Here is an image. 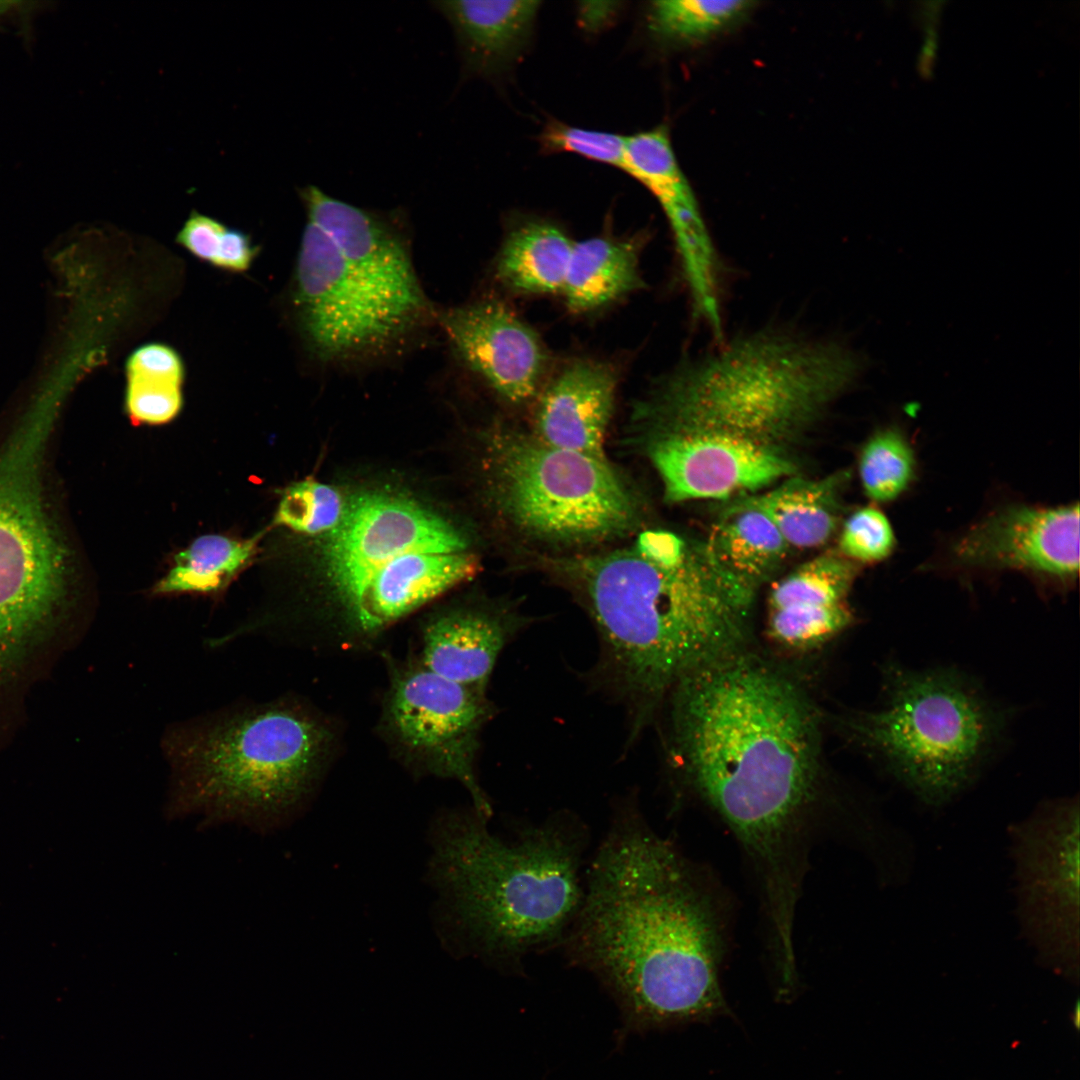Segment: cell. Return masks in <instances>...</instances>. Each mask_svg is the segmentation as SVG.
I'll return each instance as SVG.
<instances>
[{
  "mask_svg": "<svg viewBox=\"0 0 1080 1080\" xmlns=\"http://www.w3.org/2000/svg\"><path fill=\"white\" fill-rule=\"evenodd\" d=\"M856 564L839 552L819 555L779 580L769 597L768 632L785 648L818 647L852 621L848 594Z\"/></svg>",
  "mask_w": 1080,
  "mask_h": 1080,
  "instance_id": "obj_19",
  "label": "cell"
},
{
  "mask_svg": "<svg viewBox=\"0 0 1080 1080\" xmlns=\"http://www.w3.org/2000/svg\"><path fill=\"white\" fill-rule=\"evenodd\" d=\"M485 440L489 498L522 536L581 547L615 540L640 526V495L608 458L556 448L530 431L504 425Z\"/></svg>",
  "mask_w": 1080,
  "mask_h": 1080,
  "instance_id": "obj_9",
  "label": "cell"
},
{
  "mask_svg": "<svg viewBox=\"0 0 1080 1080\" xmlns=\"http://www.w3.org/2000/svg\"><path fill=\"white\" fill-rule=\"evenodd\" d=\"M331 739L324 722L289 700L175 724L162 740L171 770L169 808L271 827L311 790Z\"/></svg>",
  "mask_w": 1080,
  "mask_h": 1080,
  "instance_id": "obj_7",
  "label": "cell"
},
{
  "mask_svg": "<svg viewBox=\"0 0 1080 1080\" xmlns=\"http://www.w3.org/2000/svg\"><path fill=\"white\" fill-rule=\"evenodd\" d=\"M619 169L649 190L661 206L673 234L694 315L721 341L724 327L716 251L667 128L658 126L625 136Z\"/></svg>",
  "mask_w": 1080,
  "mask_h": 1080,
  "instance_id": "obj_16",
  "label": "cell"
},
{
  "mask_svg": "<svg viewBox=\"0 0 1080 1080\" xmlns=\"http://www.w3.org/2000/svg\"><path fill=\"white\" fill-rule=\"evenodd\" d=\"M49 426L23 427L0 454V669L56 608L65 554L45 509L41 466Z\"/></svg>",
  "mask_w": 1080,
  "mask_h": 1080,
  "instance_id": "obj_10",
  "label": "cell"
},
{
  "mask_svg": "<svg viewBox=\"0 0 1080 1080\" xmlns=\"http://www.w3.org/2000/svg\"><path fill=\"white\" fill-rule=\"evenodd\" d=\"M858 470L872 501L889 502L901 496L916 475L915 453L902 429L892 425L876 431L861 449Z\"/></svg>",
  "mask_w": 1080,
  "mask_h": 1080,
  "instance_id": "obj_30",
  "label": "cell"
},
{
  "mask_svg": "<svg viewBox=\"0 0 1080 1080\" xmlns=\"http://www.w3.org/2000/svg\"><path fill=\"white\" fill-rule=\"evenodd\" d=\"M260 535L238 539L205 534L180 551L174 565L151 589L152 595L198 594L216 596L225 591L258 553Z\"/></svg>",
  "mask_w": 1080,
  "mask_h": 1080,
  "instance_id": "obj_27",
  "label": "cell"
},
{
  "mask_svg": "<svg viewBox=\"0 0 1080 1080\" xmlns=\"http://www.w3.org/2000/svg\"><path fill=\"white\" fill-rule=\"evenodd\" d=\"M480 561L469 550H414L379 566L335 606L333 636L344 646L369 643L392 624L469 580Z\"/></svg>",
  "mask_w": 1080,
  "mask_h": 1080,
  "instance_id": "obj_17",
  "label": "cell"
},
{
  "mask_svg": "<svg viewBox=\"0 0 1080 1080\" xmlns=\"http://www.w3.org/2000/svg\"><path fill=\"white\" fill-rule=\"evenodd\" d=\"M226 229L218 220L193 211L178 232L176 242L215 267L223 250Z\"/></svg>",
  "mask_w": 1080,
  "mask_h": 1080,
  "instance_id": "obj_34",
  "label": "cell"
},
{
  "mask_svg": "<svg viewBox=\"0 0 1080 1080\" xmlns=\"http://www.w3.org/2000/svg\"><path fill=\"white\" fill-rule=\"evenodd\" d=\"M617 383L616 370L608 363L568 361L537 395L530 432L550 446L607 458L604 441Z\"/></svg>",
  "mask_w": 1080,
  "mask_h": 1080,
  "instance_id": "obj_20",
  "label": "cell"
},
{
  "mask_svg": "<svg viewBox=\"0 0 1080 1080\" xmlns=\"http://www.w3.org/2000/svg\"><path fill=\"white\" fill-rule=\"evenodd\" d=\"M619 9V3L615 1L581 2L578 7L579 22L584 29L596 32L611 23Z\"/></svg>",
  "mask_w": 1080,
  "mask_h": 1080,
  "instance_id": "obj_36",
  "label": "cell"
},
{
  "mask_svg": "<svg viewBox=\"0 0 1080 1080\" xmlns=\"http://www.w3.org/2000/svg\"><path fill=\"white\" fill-rule=\"evenodd\" d=\"M549 564L594 622L598 673L627 710L632 742L679 680L742 651L755 592L703 544L646 529L622 548Z\"/></svg>",
  "mask_w": 1080,
  "mask_h": 1080,
  "instance_id": "obj_3",
  "label": "cell"
},
{
  "mask_svg": "<svg viewBox=\"0 0 1080 1080\" xmlns=\"http://www.w3.org/2000/svg\"><path fill=\"white\" fill-rule=\"evenodd\" d=\"M573 244L550 222L523 221L505 236L496 260L497 278L520 294L562 293Z\"/></svg>",
  "mask_w": 1080,
  "mask_h": 1080,
  "instance_id": "obj_26",
  "label": "cell"
},
{
  "mask_svg": "<svg viewBox=\"0 0 1080 1080\" xmlns=\"http://www.w3.org/2000/svg\"><path fill=\"white\" fill-rule=\"evenodd\" d=\"M843 473L822 479L790 476L772 489L744 499L762 511L788 546L815 548L837 529Z\"/></svg>",
  "mask_w": 1080,
  "mask_h": 1080,
  "instance_id": "obj_25",
  "label": "cell"
},
{
  "mask_svg": "<svg viewBox=\"0 0 1080 1080\" xmlns=\"http://www.w3.org/2000/svg\"><path fill=\"white\" fill-rule=\"evenodd\" d=\"M493 706L486 691L445 679L420 663L394 671L385 700L386 735L415 769L460 782L474 811L492 816L476 774L480 733Z\"/></svg>",
  "mask_w": 1080,
  "mask_h": 1080,
  "instance_id": "obj_12",
  "label": "cell"
},
{
  "mask_svg": "<svg viewBox=\"0 0 1080 1080\" xmlns=\"http://www.w3.org/2000/svg\"><path fill=\"white\" fill-rule=\"evenodd\" d=\"M1078 797L1044 800L1009 826L1015 914L1040 962L1070 976L1079 970Z\"/></svg>",
  "mask_w": 1080,
  "mask_h": 1080,
  "instance_id": "obj_11",
  "label": "cell"
},
{
  "mask_svg": "<svg viewBox=\"0 0 1080 1080\" xmlns=\"http://www.w3.org/2000/svg\"><path fill=\"white\" fill-rule=\"evenodd\" d=\"M884 680L883 704L855 719L854 734L920 803L941 809L977 780L1004 714L953 668L890 664Z\"/></svg>",
  "mask_w": 1080,
  "mask_h": 1080,
  "instance_id": "obj_8",
  "label": "cell"
},
{
  "mask_svg": "<svg viewBox=\"0 0 1080 1080\" xmlns=\"http://www.w3.org/2000/svg\"><path fill=\"white\" fill-rule=\"evenodd\" d=\"M630 426L631 440L655 468L669 503L749 495L796 473L784 452L747 439Z\"/></svg>",
  "mask_w": 1080,
  "mask_h": 1080,
  "instance_id": "obj_13",
  "label": "cell"
},
{
  "mask_svg": "<svg viewBox=\"0 0 1080 1080\" xmlns=\"http://www.w3.org/2000/svg\"><path fill=\"white\" fill-rule=\"evenodd\" d=\"M451 25L464 76L493 77L519 58L540 9L531 0H442L431 3Z\"/></svg>",
  "mask_w": 1080,
  "mask_h": 1080,
  "instance_id": "obj_22",
  "label": "cell"
},
{
  "mask_svg": "<svg viewBox=\"0 0 1080 1080\" xmlns=\"http://www.w3.org/2000/svg\"><path fill=\"white\" fill-rule=\"evenodd\" d=\"M545 152H567L588 160L620 167L625 136L570 126L556 120L549 121L539 135Z\"/></svg>",
  "mask_w": 1080,
  "mask_h": 1080,
  "instance_id": "obj_33",
  "label": "cell"
},
{
  "mask_svg": "<svg viewBox=\"0 0 1080 1080\" xmlns=\"http://www.w3.org/2000/svg\"><path fill=\"white\" fill-rule=\"evenodd\" d=\"M299 195L308 220L293 296L308 348L327 364L391 352L431 313L398 223L316 186Z\"/></svg>",
  "mask_w": 1080,
  "mask_h": 1080,
  "instance_id": "obj_5",
  "label": "cell"
},
{
  "mask_svg": "<svg viewBox=\"0 0 1080 1080\" xmlns=\"http://www.w3.org/2000/svg\"><path fill=\"white\" fill-rule=\"evenodd\" d=\"M895 546L889 519L873 504L854 511L840 532L839 553L855 564L880 562L892 554Z\"/></svg>",
  "mask_w": 1080,
  "mask_h": 1080,
  "instance_id": "obj_32",
  "label": "cell"
},
{
  "mask_svg": "<svg viewBox=\"0 0 1080 1080\" xmlns=\"http://www.w3.org/2000/svg\"><path fill=\"white\" fill-rule=\"evenodd\" d=\"M641 240L597 236L574 242L562 295L570 312L603 308L645 286Z\"/></svg>",
  "mask_w": 1080,
  "mask_h": 1080,
  "instance_id": "obj_23",
  "label": "cell"
},
{
  "mask_svg": "<svg viewBox=\"0 0 1080 1080\" xmlns=\"http://www.w3.org/2000/svg\"><path fill=\"white\" fill-rule=\"evenodd\" d=\"M125 370V408L135 425L166 424L180 413L185 366L173 347L141 345L128 356Z\"/></svg>",
  "mask_w": 1080,
  "mask_h": 1080,
  "instance_id": "obj_28",
  "label": "cell"
},
{
  "mask_svg": "<svg viewBox=\"0 0 1080 1080\" xmlns=\"http://www.w3.org/2000/svg\"><path fill=\"white\" fill-rule=\"evenodd\" d=\"M530 620L513 607H461L426 621L420 664L458 684L486 691L505 646Z\"/></svg>",
  "mask_w": 1080,
  "mask_h": 1080,
  "instance_id": "obj_21",
  "label": "cell"
},
{
  "mask_svg": "<svg viewBox=\"0 0 1080 1080\" xmlns=\"http://www.w3.org/2000/svg\"><path fill=\"white\" fill-rule=\"evenodd\" d=\"M715 912L684 858L628 800L592 857L561 947L604 985L631 1027L704 1019L725 1008Z\"/></svg>",
  "mask_w": 1080,
  "mask_h": 1080,
  "instance_id": "obj_2",
  "label": "cell"
},
{
  "mask_svg": "<svg viewBox=\"0 0 1080 1080\" xmlns=\"http://www.w3.org/2000/svg\"><path fill=\"white\" fill-rule=\"evenodd\" d=\"M470 813L440 817L432 828L430 875L471 952L504 970L561 947L583 900L586 825L558 812L513 840Z\"/></svg>",
  "mask_w": 1080,
  "mask_h": 1080,
  "instance_id": "obj_4",
  "label": "cell"
},
{
  "mask_svg": "<svg viewBox=\"0 0 1080 1080\" xmlns=\"http://www.w3.org/2000/svg\"><path fill=\"white\" fill-rule=\"evenodd\" d=\"M346 506L337 489L307 479L284 491L274 520L296 532L316 535L333 531L340 524Z\"/></svg>",
  "mask_w": 1080,
  "mask_h": 1080,
  "instance_id": "obj_31",
  "label": "cell"
},
{
  "mask_svg": "<svg viewBox=\"0 0 1080 1080\" xmlns=\"http://www.w3.org/2000/svg\"><path fill=\"white\" fill-rule=\"evenodd\" d=\"M669 694L683 776L742 845L765 911L792 914L819 802L818 726L807 697L743 652L688 674Z\"/></svg>",
  "mask_w": 1080,
  "mask_h": 1080,
  "instance_id": "obj_1",
  "label": "cell"
},
{
  "mask_svg": "<svg viewBox=\"0 0 1080 1080\" xmlns=\"http://www.w3.org/2000/svg\"><path fill=\"white\" fill-rule=\"evenodd\" d=\"M703 546L719 569L753 591L776 571L789 548L772 521L744 498L720 515Z\"/></svg>",
  "mask_w": 1080,
  "mask_h": 1080,
  "instance_id": "obj_24",
  "label": "cell"
},
{
  "mask_svg": "<svg viewBox=\"0 0 1080 1080\" xmlns=\"http://www.w3.org/2000/svg\"><path fill=\"white\" fill-rule=\"evenodd\" d=\"M45 1H0V30L6 25H13L29 48L33 39L35 18L49 8Z\"/></svg>",
  "mask_w": 1080,
  "mask_h": 1080,
  "instance_id": "obj_35",
  "label": "cell"
},
{
  "mask_svg": "<svg viewBox=\"0 0 1080 1080\" xmlns=\"http://www.w3.org/2000/svg\"><path fill=\"white\" fill-rule=\"evenodd\" d=\"M848 346L758 333L681 363L634 405L631 423L731 435L780 448L861 376Z\"/></svg>",
  "mask_w": 1080,
  "mask_h": 1080,
  "instance_id": "obj_6",
  "label": "cell"
},
{
  "mask_svg": "<svg viewBox=\"0 0 1080 1080\" xmlns=\"http://www.w3.org/2000/svg\"><path fill=\"white\" fill-rule=\"evenodd\" d=\"M414 550L463 551L468 544L453 526L409 498L383 491L357 496L323 549L334 607L373 570Z\"/></svg>",
  "mask_w": 1080,
  "mask_h": 1080,
  "instance_id": "obj_14",
  "label": "cell"
},
{
  "mask_svg": "<svg viewBox=\"0 0 1080 1080\" xmlns=\"http://www.w3.org/2000/svg\"><path fill=\"white\" fill-rule=\"evenodd\" d=\"M441 322L459 358L500 397L511 404L537 397L549 355L537 332L507 305L466 304L449 310Z\"/></svg>",
  "mask_w": 1080,
  "mask_h": 1080,
  "instance_id": "obj_18",
  "label": "cell"
},
{
  "mask_svg": "<svg viewBox=\"0 0 1080 1080\" xmlns=\"http://www.w3.org/2000/svg\"><path fill=\"white\" fill-rule=\"evenodd\" d=\"M960 568L1015 570L1071 586L1079 572V506L1000 507L968 528L950 549Z\"/></svg>",
  "mask_w": 1080,
  "mask_h": 1080,
  "instance_id": "obj_15",
  "label": "cell"
},
{
  "mask_svg": "<svg viewBox=\"0 0 1080 1080\" xmlns=\"http://www.w3.org/2000/svg\"><path fill=\"white\" fill-rule=\"evenodd\" d=\"M753 4L745 0L655 1L648 9V29L668 44L702 42L738 22Z\"/></svg>",
  "mask_w": 1080,
  "mask_h": 1080,
  "instance_id": "obj_29",
  "label": "cell"
}]
</instances>
